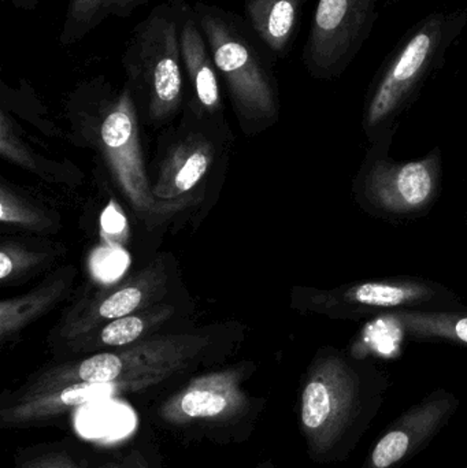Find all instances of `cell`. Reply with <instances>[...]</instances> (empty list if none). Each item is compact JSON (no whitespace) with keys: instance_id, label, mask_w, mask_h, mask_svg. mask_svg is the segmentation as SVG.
Returning a JSON list of instances; mask_svg holds the SVG:
<instances>
[{"instance_id":"cell-1","label":"cell","mask_w":467,"mask_h":468,"mask_svg":"<svg viewBox=\"0 0 467 468\" xmlns=\"http://www.w3.org/2000/svg\"><path fill=\"white\" fill-rule=\"evenodd\" d=\"M391 377L375 360L325 346L310 363L298 399L299 431L310 461H348L377 418Z\"/></svg>"},{"instance_id":"cell-2","label":"cell","mask_w":467,"mask_h":468,"mask_svg":"<svg viewBox=\"0 0 467 468\" xmlns=\"http://www.w3.org/2000/svg\"><path fill=\"white\" fill-rule=\"evenodd\" d=\"M467 27V8L428 14L389 52L365 98L362 128L370 145L391 147L400 118L428 80L446 65L450 48Z\"/></svg>"},{"instance_id":"cell-3","label":"cell","mask_w":467,"mask_h":468,"mask_svg":"<svg viewBox=\"0 0 467 468\" xmlns=\"http://www.w3.org/2000/svg\"><path fill=\"white\" fill-rule=\"evenodd\" d=\"M192 5L239 117L249 122L276 120L280 103L273 52L235 11L200 0Z\"/></svg>"},{"instance_id":"cell-4","label":"cell","mask_w":467,"mask_h":468,"mask_svg":"<svg viewBox=\"0 0 467 468\" xmlns=\"http://www.w3.org/2000/svg\"><path fill=\"white\" fill-rule=\"evenodd\" d=\"M188 0H164L132 30L121 65L134 101L151 121L172 117L183 103L181 24Z\"/></svg>"},{"instance_id":"cell-5","label":"cell","mask_w":467,"mask_h":468,"mask_svg":"<svg viewBox=\"0 0 467 468\" xmlns=\"http://www.w3.org/2000/svg\"><path fill=\"white\" fill-rule=\"evenodd\" d=\"M207 346L208 338L202 335L148 338L118 351L101 352L41 371L21 389L36 392L70 384L122 382L142 392L188 368Z\"/></svg>"},{"instance_id":"cell-6","label":"cell","mask_w":467,"mask_h":468,"mask_svg":"<svg viewBox=\"0 0 467 468\" xmlns=\"http://www.w3.org/2000/svg\"><path fill=\"white\" fill-rule=\"evenodd\" d=\"M246 378L247 368L241 365L196 377L159 404L156 420L184 436L240 441L262 411V404L244 388Z\"/></svg>"},{"instance_id":"cell-7","label":"cell","mask_w":467,"mask_h":468,"mask_svg":"<svg viewBox=\"0 0 467 468\" xmlns=\"http://www.w3.org/2000/svg\"><path fill=\"white\" fill-rule=\"evenodd\" d=\"M293 302L306 313L353 322L380 319L402 311L440 310L465 304L449 286L408 275L356 281L331 289H298Z\"/></svg>"},{"instance_id":"cell-8","label":"cell","mask_w":467,"mask_h":468,"mask_svg":"<svg viewBox=\"0 0 467 468\" xmlns=\"http://www.w3.org/2000/svg\"><path fill=\"white\" fill-rule=\"evenodd\" d=\"M388 145H370L353 183L356 205L376 218L405 221L425 216L439 197L440 150L419 161H395Z\"/></svg>"},{"instance_id":"cell-9","label":"cell","mask_w":467,"mask_h":468,"mask_svg":"<svg viewBox=\"0 0 467 468\" xmlns=\"http://www.w3.org/2000/svg\"><path fill=\"white\" fill-rule=\"evenodd\" d=\"M378 0H318L303 47L304 68L315 80L339 79L372 35Z\"/></svg>"},{"instance_id":"cell-10","label":"cell","mask_w":467,"mask_h":468,"mask_svg":"<svg viewBox=\"0 0 467 468\" xmlns=\"http://www.w3.org/2000/svg\"><path fill=\"white\" fill-rule=\"evenodd\" d=\"M101 112V134L104 154L123 194L139 213H151L159 207L148 186L144 162L140 150L137 104L128 87L112 93L103 82H90Z\"/></svg>"},{"instance_id":"cell-11","label":"cell","mask_w":467,"mask_h":468,"mask_svg":"<svg viewBox=\"0 0 467 468\" xmlns=\"http://www.w3.org/2000/svg\"><path fill=\"white\" fill-rule=\"evenodd\" d=\"M461 400L439 388L389 423L361 468H398L425 450L449 425Z\"/></svg>"},{"instance_id":"cell-12","label":"cell","mask_w":467,"mask_h":468,"mask_svg":"<svg viewBox=\"0 0 467 468\" xmlns=\"http://www.w3.org/2000/svg\"><path fill=\"white\" fill-rule=\"evenodd\" d=\"M165 282L166 275L164 267L158 263L151 264L117 291L90 303L84 310L69 319L62 335L66 338H81L82 335L92 333L103 322L110 324L115 319L147 310L159 292L164 291L162 288Z\"/></svg>"},{"instance_id":"cell-13","label":"cell","mask_w":467,"mask_h":468,"mask_svg":"<svg viewBox=\"0 0 467 468\" xmlns=\"http://www.w3.org/2000/svg\"><path fill=\"white\" fill-rule=\"evenodd\" d=\"M181 57L184 79L191 88L195 106L208 114H217L222 106L219 74L197 22L194 5L189 2L181 24Z\"/></svg>"},{"instance_id":"cell-14","label":"cell","mask_w":467,"mask_h":468,"mask_svg":"<svg viewBox=\"0 0 467 468\" xmlns=\"http://www.w3.org/2000/svg\"><path fill=\"white\" fill-rule=\"evenodd\" d=\"M310 0H246L244 18L277 59L290 55Z\"/></svg>"},{"instance_id":"cell-15","label":"cell","mask_w":467,"mask_h":468,"mask_svg":"<svg viewBox=\"0 0 467 468\" xmlns=\"http://www.w3.org/2000/svg\"><path fill=\"white\" fill-rule=\"evenodd\" d=\"M211 161L213 145L208 140L200 136L184 140L162 166L158 181L153 188L154 197L170 202L188 194L207 175Z\"/></svg>"},{"instance_id":"cell-16","label":"cell","mask_w":467,"mask_h":468,"mask_svg":"<svg viewBox=\"0 0 467 468\" xmlns=\"http://www.w3.org/2000/svg\"><path fill=\"white\" fill-rule=\"evenodd\" d=\"M419 343L467 346V305L440 310L402 311L380 318Z\"/></svg>"},{"instance_id":"cell-17","label":"cell","mask_w":467,"mask_h":468,"mask_svg":"<svg viewBox=\"0 0 467 468\" xmlns=\"http://www.w3.org/2000/svg\"><path fill=\"white\" fill-rule=\"evenodd\" d=\"M63 291H65V281L59 280L16 299L3 300L0 304L2 341L7 340L33 319L41 315L44 311L48 310L59 299Z\"/></svg>"},{"instance_id":"cell-18","label":"cell","mask_w":467,"mask_h":468,"mask_svg":"<svg viewBox=\"0 0 467 468\" xmlns=\"http://www.w3.org/2000/svg\"><path fill=\"white\" fill-rule=\"evenodd\" d=\"M173 314L169 305L155 307L154 310H143L131 314L123 318L115 319L104 324L96 338L95 346H109V348H123L139 343L143 335L158 324H164Z\"/></svg>"},{"instance_id":"cell-19","label":"cell","mask_w":467,"mask_h":468,"mask_svg":"<svg viewBox=\"0 0 467 468\" xmlns=\"http://www.w3.org/2000/svg\"><path fill=\"white\" fill-rule=\"evenodd\" d=\"M110 0H69L60 29L59 44L71 47L81 43L109 16Z\"/></svg>"},{"instance_id":"cell-20","label":"cell","mask_w":467,"mask_h":468,"mask_svg":"<svg viewBox=\"0 0 467 468\" xmlns=\"http://www.w3.org/2000/svg\"><path fill=\"white\" fill-rule=\"evenodd\" d=\"M14 463L16 468H82L65 448L57 445H38L18 451Z\"/></svg>"},{"instance_id":"cell-21","label":"cell","mask_w":467,"mask_h":468,"mask_svg":"<svg viewBox=\"0 0 467 468\" xmlns=\"http://www.w3.org/2000/svg\"><path fill=\"white\" fill-rule=\"evenodd\" d=\"M0 221L3 224L35 228L43 225V218L33 208L22 203L7 189H0Z\"/></svg>"},{"instance_id":"cell-22","label":"cell","mask_w":467,"mask_h":468,"mask_svg":"<svg viewBox=\"0 0 467 468\" xmlns=\"http://www.w3.org/2000/svg\"><path fill=\"white\" fill-rule=\"evenodd\" d=\"M0 153H2L3 158L10 159L21 166L29 167V169L33 167L32 156L25 150L22 143L16 139L11 118H8L5 110L0 114Z\"/></svg>"},{"instance_id":"cell-23","label":"cell","mask_w":467,"mask_h":468,"mask_svg":"<svg viewBox=\"0 0 467 468\" xmlns=\"http://www.w3.org/2000/svg\"><path fill=\"white\" fill-rule=\"evenodd\" d=\"M41 259H43V255L27 252L16 245H3L2 250H0V280L7 281L16 272L37 263Z\"/></svg>"},{"instance_id":"cell-24","label":"cell","mask_w":467,"mask_h":468,"mask_svg":"<svg viewBox=\"0 0 467 468\" xmlns=\"http://www.w3.org/2000/svg\"><path fill=\"white\" fill-rule=\"evenodd\" d=\"M151 0H110L109 16L117 18H129L137 8L150 3Z\"/></svg>"},{"instance_id":"cell-25","label":"cell","mask_w":467,"mask_h":468,"mask_svg":"<svg viewBox=\"0 0 467 468\" xmlns=\"http://www.w3.org/2000/svg\"><path fill=\"white\" fill-rule=\"evenodd\" d=\"M95 468H150L145 463L144 458L137 452L129 453L128 456L122 459H115V461L106 462L101 463V466Z\"/></svg>"},{"instance_id":"cell-26","label":"cell","mask_w":467,"mask_h":468,"mask_svg":"<svg viewBox=\"0 0 467 468\" xmlns=\"http://www.w3.org/2000/svg\"><path fill=\"white\" fill-rule=\"evenodd\" d=\"M14 7L19 8V10H33L37 7L38 3L41 0H8Z\"/></svg>"},{"instance_id":"cell-27","label":"cell","mask_w":467,"mask_h":468,"mask_svg":"<svg viewBox=\"0 0 467 468\" xmlns=\"http://www.w3.org/2000/svg\"><path fill=\"white\" fill-rule=\"evenodd\" d=\"M254 468H276V464H274L271 459H268V461L260 462V463H258Z\"/></svg>"},{"instance_id":"cell-28","label":"cell","mask_w":467,"mask_h":468,"mask_svg":"<svg viewBox=\"0 0 467 468\" xmlns=\"http://www.w3.org/2000/svg\"><path fill=\"white\" fill-rule=\"evenodd\" d=\"M403 2H406V0H387V5H399Z\"/></svg>"}]
</instances>
